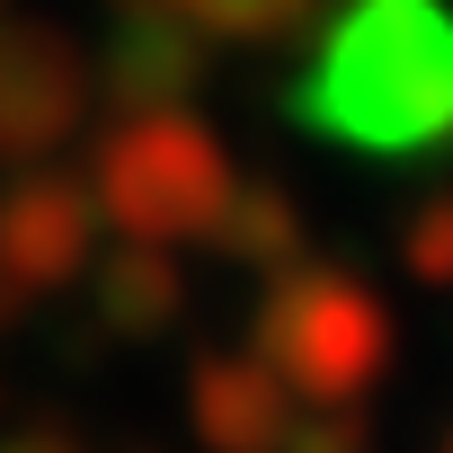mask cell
<instances>
[{"label": "cell", "instance_id": "obj_11", "mask_svg": "<svg viewBox=\"0 0 453 453\" xmlns=\"http://www.w3.org/2000/svg\"><path fill=\"white\" fill-rule=\"evenodd\" d=\"M276 453H373V426H365V409H294Z\"/></svg>", "mask_w": 453, "mask_h": 453}, {"label": "cell", "instance_id": "obj_13", "mask_svg": "<svg viewBox=\"0 0 453 453\" xmlns=\"http://www.w3.org/2000/svg\"><path fill=\"white\" fill-rule=\"evenodd\" d=\"M0 453H89L72 426H54V418H36V426H10L0 435Z\"/></svg>", "mask_w": 453, "mask_h": 453}, {"label": "cell", "instance_id": "obj_6", "mask_svg": "<svg viewBox=\"0 0 453 453\" xmlns=\"http://www.w3.org/2000/svg\"><path fill=\"white\" fill-rule=\"evenodd\" d=\"M89 81L116 116L187 107L204 81V36L169 10V0H107V36L89 54Z\"/></svg>", "mask_w": 453, "mask_h": 453}, {"label": "cell", "instance_id": "obj_2", "mask_svg": "<svg viewBox=\"0 0 453 453\" xmlns=\"http://www.w3.org/2000/svg\"><path fill=\"white\" fill-rule=\"evenodd\" d=\"M250 356L285 382L294 409H365L400 365V320L373 276L338 258H294L258 285Z\"/></svg>", "mask_w": 453, "mask_h": 453}, {"label": "cell", "instance_id": "obj_7", "mask_svg": "<svg viewBox=\"0 0 453 453\" xmlns=\"http://www.w3.org/2000/svg\"><path fill=\"white\" fill-rule=\"evenodd\" d=\"M187 426L204 453H276L294 426V400L250 347H213L187 373Z\"/></svg>", "mask_w": 453, "mask_h": 453}, {"label": "cell", "instance_id": "obj_8", "mask_svg": "<svg viewBox=\"0 0 453 453\" xmlns=\"http://www.w3.org/2000/svg\"><path fill=\"white\" fill-rule=\"evenodd\" d=\"M89 320H98V338H116V347H160L178 320H187V276H178V258L169 250H134V241H116L107 258H89Z\"/></svg>", "mask_w": 453, "mask_h": 453}, {"label": "cell", "instance_id": "obj_1", "mask_svg": "<svg viewBox=\"0 0 453 453\" xmlns=\"http://www.w3.org/2000/svg\"><path fill=\"white\" fill-rule=\"evenodd\" d=\"M285 116L365 160H426L453 125L444 0H338L303 54Z\"/></svg>", "mask_w": 453, "mask_h": 453}, {"label": "cell", "instance_id": "obj_9", "mask_svg": "<svg viewBox=\"0 0 453 453\" xmlns=\"http://www.w3.org/2000/svg\"><path fill=\"white\" fill-rule=\"evenodd\" d=\"M204 250H213L222 267H241V276H276V267H294V258H303V204H294V187H276V178H241Z\"/></svg>", "mask_w": 453, "mask_h": 453}, {"label": "cell", "instance_id": "obj_14", "mask_svg": "<svg viewBox=\"0 0 453 453\" xmlns=\"http://www.w3.org/2000/svg\"><path fill=\"white\" fill-rule=\"evenodd\" d=\"M0 311H10V303H0Z\"/></svg>", "mask_w": 453, "mask_h": 453}, {"label": "cell", "instance_id": "obj_10", "mask_svg": "<svg viewBox=\"0 0 453 453\" xmlns=\"http://www.w3.org/2000/svg\"><path fill=\"white\" fill-rule=\"evenodd\" d=\"M169 10L204 45H285V36H303L329 10V0H169Z\"/></svg>", "mask_w": 453, "mask_h": 453}, {"label": "cell", "instance_id": "obj_3", "mask_svg": "<svg viewBox=\"0 0 453 453\" xmlns=\"http://www.w3.org/2000/svg\"><path fill=\"white\" fill-rule=\"evenodd\" d=\"M89 204L98 232H125L134 250H204L222 204L241 187V160L196 107H151V116H116L89 142Z\"/></svg>", "mask_w": 453, "mask_h": 453}, {"label": "cell", "instance_id": "obj_4", "mask_svg": "<svg viewBox=\"0 0 453 453\" xmlns=\"http://www.w3.org/2000/svg\"><path fill=\"white\" fill-rule=\"evenodd\" d=\"M98 116V81L72 27L54 19H0V178L54 169L63 142H81Z\"/></svg>", "mask_w": 453, "mask_h": 453}, {"label": "cell", "instance_id": "obj_12", "mask_svg": "<svg viewBox=\"0 0 453 453\" xmlns=\"http://www.w3.org/2000/svg\"><path fill=\"white\" fill-rule=\"evenodd\" d=\"M409 276L453 285V204L444 196H418V213H409Z\"/></svg>", "mask_w": 453, "mask_h": 453}, {"label": "cell", "instance_id": "obj_5", "mask_svg": "<svg viewBox=\"0 0 453 453\" xmlns=\"http://www.w3.org/2000/svg\"><path fill=\"white\" fill-rule=\"evenodd\" d=\"M98 258V204L72 169H10L0 178V303L72 294Z\"/></svg>", "mask_w": 453, "mask_h": 453}]
</instances>
